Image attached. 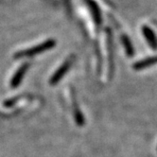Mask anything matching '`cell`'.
<instances>
[{"mask_svg": "<svg viewBox=\"0 0 157 157\" xmlns=\"http://www.w3.org/2000/svg\"><path fill=\"white\" fill-rule=\"evenodd\" d=\"M55 44H56L55 40H48L47 42L39 44V46H37V47L30 48V49H27V50H24V51L17 52L15 54V58L20 59V58H25V57H32V56H34L36 54L42 53L44 51H47V50L52 48Z\"/></svg>", "mask_w": 157, "mask_h": 157, "instance_id": "obj_1", "label": "cell"}, {"mask_svg": "<svg viewBox=\"0 0 157 157\" xmlns=\"http://www.w3.org/2000/svg\"><path fill=\"white\" fill-rule=\"evenodd\" d=\"M71 63H72V60H69V61H66L60 68L55 72V74L51 77L50 81H49V83L54 85L57 82H59L61 81V78L65 75V73L68 71V69L70 68L71 66Z\"/></svg>", "mask_w": 157, "mask_h": 157, "instance_id": "obj_2", "label": "cell"}, {"mask_svg": "<svg viewBox=\"0 0 157 157\" xmlns=\"http://www.w3.org/2000/svg\"><path fill=\"white\" fill-rule=\"evenodd\" d=\"M29 67V64L28 63H24L23 65H21L19 67V69L17 70V72L14 74V76L12 78V82H10V87L14 89L21 83V82H22V80H23V78H24Z\"/></svg>", "mask_w": 157, "mask_h": 157, "instance_id": "obj_3", "label": "cell"}, {"mask_svg": "<svg viewBox=\"0 0 157 157\" xmlns=\"http://www.w3.org/2000/svg\"><path fill=\"white\" fill-rule=\"evenodd\" d=\"M142 31H143V34L146 40H147V42L151 46V48L152 49H157V39L155 37L154 32L148 27H143Z\"/></svg>", "mask_w": 157, "mask_h": 157, "instance_id": "obj_4", "label": "cell"}, {"mask_svg": "<svg viewBox=\"0 0 157 157\" xmlns=\"http://www.w3.org/2000/svg\"><path fill=\"white\" fill-rule=\"evenodd\" d=\"M155 63H157V56H154V57L148 58V59H145V60L137 62L136 63H134L133 68L136 69V70H140V69L146 68V67L151 66Z\"/></svg>", "mask_w": 157, "mask_h": 157, "instance_id": "obj_5", "label": "cell"}, {"mask_svg": "<svg viewBox=\"0 0 157 157\" xmlns=\"http://www.w3.org/2000/svg\"><path fill=\"white\" fill-rule=\"evenodd\" d=\"M74 117H75V120L77 122V124L78 126L82 127L84 125V117L76 102H74Z\"/></svg>", "mask_w": 157, "mask_h": 157, "instance_id": "obj_6", "label": "cell"}, {"mask_svg": "<svg viewBox=\"0 0 157 157\" xmlns=\"http://www.w3.org/2000/svg\"><path fill=\"white\" fill-rule=\"evenodd\" d=\"M122 39V43H123V46H124L125 48V50H126V53L129 55V56H132L133 55V48H132V44L130 41V39L125 36V35H123L121 37Z\"/></svg>", "mask_w": 157, "mask_h": 157, "instance_id": "obj_7", "label": "cell"}, {"mask_svg": "<svg viewBox=\"0 0 157 157\" xmlns=\"http://www.w3.org/2000/svg\"><path fill=\"white\" fill-rule=\"evenodd\" d=\"M91 7L93 9V13H94V17H95V20L97 23H100L101 22V18H100V13H99V10H98V8L97 7V5L95 3H91Z\"/></svg>", "mask_w": 157, "mask_h": 157, "instance_id": "obj_8", "label": "cell"}, {"mask_svg": "<svg viewBox=\"0 0 157 157\" xmlns=\"http://www.w3.org/2000/svg\"><path fill=\"white\" fill-rule=\"evenodd\" d=\"M19 99V98H10V99H9V100H6V101L4 102V106L5 107H10V106H13L17 100Z\"/></svg>", "mask_w": 157, "mask_h": 157, "instance_id": "obj_9", "label": "cell"}]
</instances>
